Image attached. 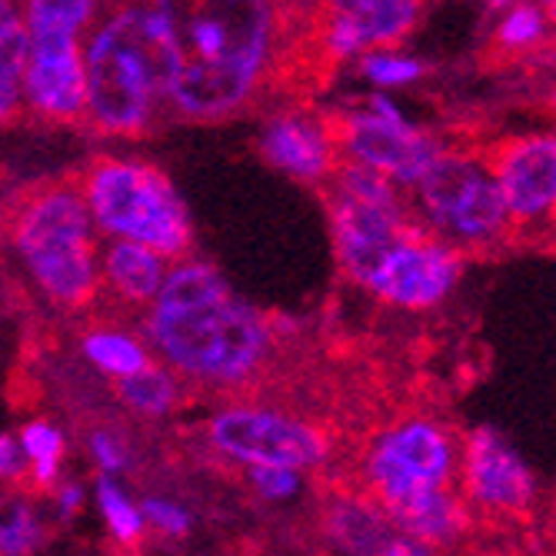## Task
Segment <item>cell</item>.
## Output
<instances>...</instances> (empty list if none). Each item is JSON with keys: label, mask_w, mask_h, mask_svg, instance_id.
I'll return each mask as SVG.
<instances>
[{"label": "cell", "mask_w": 556, "mask_h": 556, "mask_svg": "<svg viewBox=\"0 0 556 556\" xmlns=\"http://www.w3.org/2000/svg\"><path fill=\"white\" fill-rule=\"evenodd\" d=\"M143 340L154 361L184 383L243 390L274 357V327L243 303L217 267L180 257L143 311Z\"/></svg>", "instance_id": "cell-1"}, {"label": "cell", "mask_w": 556, "mask_h": 556, "mask_svg": "<svg viewBox=\"0 0 556 556\" xmlns=\"http://www.w3.org/2000/svg\"><path fill=\"white\" fill-rule=\"evenodd\" d=\"M167 50L164 104L187 121L237 114L261 87L274 50V0H150Z\"/></svg>", "instance_id": "cell-2"}, {"label": "cell", "mask_w": 556, "mask_h": 556, "mask_svg": "<svg viewBox=\"0 0 556 556\" xmlns=\"http://www.w3.org/2000/svg\"><path fill=\"white\" fill-rule=\"evenodd\" d=\"M87 111L104 134L134 137L154 121L170 87V50L150 0L117 4L100 17L84 50Z\"/></svg>", "instance_id": "cell-3"}, {"label": "cell", "mask_w": 556, "mask_h": 556, "mask_svg": "<svg viewBox=\"0 0 556 556\" xmlns=\"http://www.w3.org/2000/svg\"><path fill=\"white\" fill-rule=\"evenodd\" d=\"M14 250L54 307L84 311L100 293L97 227L80 187L34 190L14 217Z\"/></svg>", "instance_id": "cell-4"}, {"label": "cell", "mask_w": 556, "mask_h": 556, "mask_svg": "<svg viewBox=\"0 0 556 556\" xmlns=\"http://www.w3.org/2000/svg\"><path fill=\"white\" fill-rule=\"evenodd\" d=\"M80 193L97 233L143 243L167 261L187 257L193 243L190 214L157 167L104 157L87 167Z\"/></svg>", "instance_id": "cell-5"}, {"label": "cell", "mask_w": 556, "mask_h": 556, "mask_svg": "<svg viewBox=\"0 0 556 556\" xmlns=\"http://www.w3.org/2000/svg\"><path fill=\"white\" fill-rule=\"evenodd\" d=\"M420 227L460 254H486L510 243L517 224L490 170V161L470 150H443L414 184Z\"/></svg>", "instance_id": "cell-6"}, {"label": "cell", "mask_w": 556, "mask_h": 556, "mask_svg": "<svg viewBox=\"0 0 556 556\" xmlns=\"http://www.w3.org/2000/svg\"><path fill=\"white\" fill-rule=\"evenodd\" d=\"M460 433L437 414H400L361 450L357 486L390 514L427 490L457 486Z\"/></svg>", "instance_id": "cell-7"}, {"label": "cell", "mask_w": 556, "mask_h": 556, "mask_svg": "<svg viewBox=\"0 0 556 556\" xmlns=\"http://www.w3.org/2000/svg\"><path fill=\"white\" fill-rule=\"evenodd\" d=\"M204 440L217 457L237 467L324 470L333 460V437L300 414L264 403H224L204 424Z\"/></svg>", "instance_id": "cell-8"}, {"label": "cell", "mask_w": 556, "mask_h": 556, "mask_svg": "<svg viewBox=\"0 0 556 556\" xmlns=\"http://www.w3.org/2000/svg\"><path fill=\"white\" fill-rule=\"evenodd\" d=\"M330 220L340 267L361 287L390 250L420 227L403 207L400 187L361 164H343L333 170Z\"/></svg>", "instance_id": "cell-9"}, {"label": "cell", "mask_w": 556, "mask_h": 556, "mask_svg": "<svg viewBox=\"0 0 556 556\" xmlns=\"http://www.w3.org/2000/svg\"><path fill=\"white\" fill-rule=\"evenodd\" d=\"M457 490L473 517L517 520L540 500V480L520 446L496 427H473L460 440Z\"/></svg>", "instance_id": "cell-10"}, {"label": "cell", "mask_w": 556, "mask_h": 556, "mask_svg": "<svg viewBox=\"0 0 556 556\" xmlns=\"http://www.w3.org/2000/svg\"><path fill=\"white\" fill-rule=\"evenodd\" d=\"M333 140L350 157V164L377 170L407 190H414V184L446 150L433 134L414 127L383 93H374L367 100V111H353L350 117H343Z\"/></svg>", "instance_id": "cell-11"}, {"label": "cell", "mask_w": 556, "mask_h": 556, "mask_svg": "<svg viewBox=\"0 0 556 556\" xmlns=\"http://www.w3.org/2000/svg\"><path fill=\"white\" fill-rule=\"evenodd\" d=\"M460 277V250H453L450 243L417 227L377 264L364 287L396 311H433L457 290Z\"/></svg>", "instance_id": "cell-12"}, {"label": "cell", "mask_w": 556, "mask_h": 556, "mask_svg": "<svg viewBox=\"0 0 556 556\" xmlns=\"http://www.w3.org/2000/svg\"><path fill=\"white\" fill-rule=\"evenodd\" d=\"M24 108L43 121H80L87 111V77L80 34L27 30V64L21 77Z\"/></svg>", "instance_id": "cell-13"}, {"label": "cell", "mask_w": 556, "mask_h": 556, "mask_svg": "<svg viewBox=\"0 0 556 556\" xmlns=\"http://www.w3.org/2000/svg\"><path fill=\"white\" fill-rule=\"evenodd\" d=\"M486 161L517 230L556 217V130L503 140Z\"/></svg>", "instance_id": "cell-14"}, {"label": "cell", "mask_w": 556, "mask_h": 556, "mask_svg": "<svg viewBox=\"0 0 556 556\" xmlns=\"http://www.w3.org/2000/svg\"><path fill=\"white\" fill-rule=\"evenodd\" d=\"M424 14V0H327L324 50L330 58H353L383 50L407 37Z\"/></svg>", "instance_id": "cell-15"}, {"label": "cell", "mask_w": 556, "mask_h": 556, "mask_svg": "<svg viewBox=\"0 0 556 556\" xmlns=\"http://www.w3.org/2000/svg\"><path fill=\"white\" fill-rule=\"evenodd\" d=\"M320 533L340 556H377L396 533V523L380 503L353 486H333L320 503Z\"/></svg>", "instance_id": "cell-16"}, {"label": "cell", "mask_w": 556, "mask_h": 556, "mask_svg": "<svg viewBox=\"0 0 556 556\" xmlns=\"http://www.w3.org/2000/svg\"><path fill=\"white\" fill-rule=\"evenodd\" d=\"M261 154L270 167L296 180H324L337 170L333 134L303 114L274 117L261 130Z\"/></svg>", "instance_id": "cell-17"}, {"label": "cell", "mask_w": 556, "mask_h": 556, "mask_svg": "<svg viewBox=\"0 0 556 556\" xmlns=\"http://www.w3.org/2000/svg\"><path fill=\"white\" fill-rule=\"evenodd\" d=\"M167 270H170V261L164 254L134 240H111L104 247V254L97 257L100 287L127 311H137V307L147 311L150 300L164 287Z\"/></svg>", "instance_id": "cell-18"}, {"label": "cell", "mask_w": 556, "mask_h": 556, "mask_svg": "<svg viewBox=\"0 0 556 556\" xmlns=\"http://www.w3.org/2000/svg\"><path fill=\"white\" fill-rule=\"evenodd\" d=\"M390 520L396 523V530L437 546L446 556L450 549L464 546L477 517L470 514L457 486H440L400 503L396 510H390Z\"/></svg>", "instance_id": "cell-19"}, {"label": "cell", "mask_w": 556, "mask_h": 556, "mask_svg": "<svg viewBox=\"0 0 556 556\" xmlns=\"http://www.w3.org/2000/svg\"><path fill=\"white\" fill-rule=\"evenodd\" d=\"M114 393L130 414L161 420V417H170L184 403V380L161 361H150L143 370L117 380Z\"/></svg>", "instance_id": "cell-20"}, {"label": "cell", "mask_w": 556, "mask_h": 556, "mask_svg": "<svg viewBox=\"0 0 556 556\" xmlns=\"http://www.w3.org/2000/svg\"><path fill=\"white\" fill-rule=\"evenodd\" d=\"M80 353L97 374L111 377L114 383L143 370L150 361H154L147 340L130 330H121V327H90L80 337Z\"/></svg>", "instance_id": "cell-21"}, {"label": "cell", "mask_w": 556, "mask_h": 556, "mask_svg": "<svg viewBox=\"0 0 556 556\" xmlns=\"http://www.w3.org/2000/svg\"><path fill=\"white\" fill-rule=\"evenodd\" d=\"M17 446L27 464V493H50L64 477L67 437L54 420H27L17 433Z\"/></svg>", "instance_id": "cell-22"}, {"label": "cell", "mask_w": 556, "mask_h": 556, "mask_svg": "<svg viewBox=\"0 0 556 556\" xmlns=\"http://www.w3.org/2000/svg\"><path fill=\"white\" fill-rule=\"evenodd\" d=\"M27 64V24L17 0H0V124H11L24 108L21 77Z\"/></svg>", "instance_id": "cell-23"}, {"label": "cell", "mask_w": 556, "mask_h": 556, "mask_svg": "<svg viewBox=\"0 0 556 556\" xmlns=\"http://www.w3.org/2000/svg\"><path fill=\"white\" fill-rule=\"evenodd\" d=\"M93 507H97L100 520H104L111 540L117 543V549L140 553V546L147 540V523L140 514V503L117 483V477H104V473L97 477Z\"/></svg>", "instance_id": "cell-24"}, {"label": "cell", "mask_w": 556, "mask_h": 556, "mask_svg": "<svg viewBox=\"0 0 556 556\" xmlns=\"http://www.w3.org/2000/svg\"><path fill=\"white\" fill-rule=\"evenodd\" d=\"M47 540V523L27 490L0 500V556H34Z\"/></svg>", "instance_id": "cell-25"}, {"label": "cell", "mask_w": 556, "mask_h": 556, "mask_svg": "<svg viewBox=\"0 0 556 556\" xmlns=\"http://www.w3.org/2000/svg\"><path fill=\"white\" fill-rule=\"evenodd\" d=\"M100 0H24L27 30H71L84 34L97 17Z\"/></svg>", "instance_id": "cell-26"}, {"label": "cell", "mask_w": 556, "mask_h": 556, "mask_svg": "<svg viewBox=\"0 0 556 556\" xmlns=\"http://www.w3.org/2000/svg\"><path fill=\"white\" fill-rule=\"evenodd\" d=\"M549 21L540 8L533 4H517L507 8L500 27H496V47L503 54H523V50H533L546 40Z\"/></svg>", "instance_id": "cell-27"}, {"label": "cell", "mask_w": 556, "mask_h": 556, "mask_svg": "<svg viewBox=\"0 0 556 556\" xmlns=\"http://www.w3.org/2000/svg\"><path fill=\"white\" fill-rule=\"evenodd\" d=\"M84 443H87V453H90L93 467L104 477H121L130 467V446H127L121 430H114V427H90Z\"/></svg>", "instance_id": "cell-28"}, {"label": "cell", "mask_w": 556, "mask_h": 556, "mask_svg": "<svg viewBox=\"0 0 556 556\" xmlns=\"http://www.w3.org/2000/svg\"><path fill=\"white\" fill-rule=\"evenodd\" d=\"M361 67L367 80H374L377 87H407L420 80L427 71L417 58H403V54H393V50H370Z\"/></svg>", "instance_id": "cell-29"}, {"label": "cell", "mask_w": 556, "mask_h": 556, "mask_svg": "<svg viewBox=\"0 0 556 556\" xmlns=\"http://www.w3.org/2000/svg\"><path fill=\"white\" fill-rule=\"evenodd\" d=\"M140 514H143L147 533H157L164 540H180L193 527L190 510L184 507V503L167 500V496H147V500H140Z\"/></svg>", "instance_id": "cell-30"}, {"label": "cell", "mask_w": 556, "mask_h": 556, "mask_svg": "<svg viewBox=\"0 0 556 556\" xmlns=\"http://www.w3.org/2000/svg\"><path fill=\"white\" fill-rule=\"evenodd\" d=\"M243 473H247V483L270 503H283V500L296 496L303 490V477H307L290 467H247Z\"/></svg>", "instance_id": "cell-31"}, {"label": "cell", "mask_w": 556, "mask_h": 556, "mask_svg": "<svg viewBox=\"0 0 556 556\" xmlns=\"http://www.w3.org/2000/svg\"><path fill=\"white\" fill-rule=\"evenodd\" d=\"M0 483L11 490H27V464L17 437L11 433H0Z\"/></svg>", "instance_id": "cell-32"}, {"label": "cell", "mask_w": 556, "mask_h": 556, "mask_svg": "<svg viewBox=\"0 0 556 556\" xmlns=\"http://www.w3.org/2000/svg\"><path fill=\"white\" fill-rule=\"evenodd\" d=\"M47 496H50V503H54L58 520H74V517L84 510L87 490H84V483H77V480H71V477H61L58 486L50 490Z\"/></svg>", "instance_id": "cell-33"}, {"label": "cell", "mask_w": 556, "mask_h": 556, "mask_svg": "<svg viewBox=\"0 0 556 556\" xmlns=\"http://www.w3.org/2000/svg\"><path fill=\"white\" fill-rule=\"evenodd\" d=\"M377 556H443L437 546H430V543H424V540H417V536H410V533H403V530H396L383 546H380V553Z\"/></svg>", "instance_id": "cell-34"}, {"label": "cell", "mask_w": 556, "mask_h": 556, "mask_svg": "<svg viewBox=\"0 0 556 556\" xmlns=\"http://www.w3.org/2000/svg\"><path fill=\"white\" fill-rule=\"evenodd\" d=\"M527 4L540 8V11L546 14V21H549V24H556V0H527Z\"/></svg>", "instance_id": "cell-35"}, {"label": "cell", "mask_w": 556, "mask_h": 556, "mask_svg": "<svg viewBox=\"0 0 556 556\" xmlns=\"http://www.w3.org/2000/svg\"><path fill=\"white\" fill-rule=\"evenodd\" d=\"M486 4H490L493 11H507V8H514V0H486Z\"/></svg>", "instance_id": "cell-36"}, {"label": "cell", "mask_w": 556, "mask_h": 556, "mask_svg": "<svg viewBox=\"0 0 556 556\" xmlns=\"http://www.w3.org/2000/svg\"><path fill=\"white\" fill-rule=\"evenodd\" d=\"M546 227H549V233H553V243H556V217H553V220H549Z\"/></svg>", "instance_id": "cell-37"}, {"label": "cell", "mask_w": 556, "mask_h": 556, "mask_svg": "<svg viewBox=\"0 0 556 556\" xmlns=\"http://www.w3.org/2000/svg\"><path fill=\"white\" fill-rule=\"evenodd\" d=\"M553 104H556V93H553Z\"/></svg>", "instance_id": "cell-38"}]
</instances>
